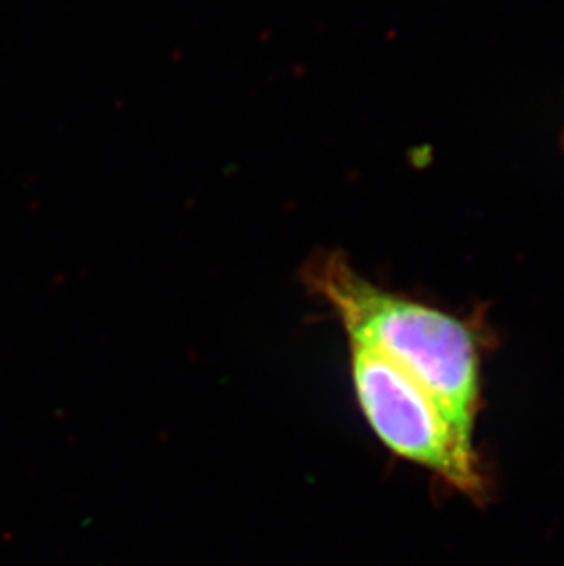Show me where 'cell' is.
<instances>
[{
	"instance_id": "obj_1",
	"label": "cell",
	"mask_w": 564,
	"mask_h": 566,
	"mask_svg": "<svg viewBox=\"0 0 564 566\" xmlns=\"http://www.w3.org/2000/svg\"><path fill=\"white\" fill-rule=\"evenodd\" d=\"M304 279L337 312L351 343L382 354L412 376L473 439L480 353L471 326L378 289L336 253L310 262Z\"/></svg>"
},
{
	"instance_id": "obj_2",
	"label": "cell",
	"mask_w": 564,
	"mask_h": 566,
	"mask_svg": "<svg viewBox=\"0 0 564 566\" xmlns=\"http://www.w3.org/2000/svg\"><path fill=\"white\" fill-rule=\"evenodd\" d=\"M352 384L363 417L399 459L437 473L457 492L484 497L473 439L412 376L370 348L351 343Z\"/></svg>"
}]
</instances>
